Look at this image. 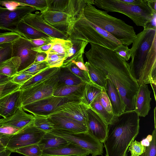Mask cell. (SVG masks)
I'll list each match as a JSON object with an SVG mask.
<instances>
[{"instance_id": "obj_4", "label": "cell", "mask_w": 156, "mask_h": 156, "mask_svg": "<svg viewBox=\"0 0 156 156\" xmlns=\"http://www.w3.org/2000/svg\"><path fill=\"white\" fill-rule=\"evenodd\" d=\"M83 13L89 21L109 33L124 45H131L136 38V34L132 26L109 15L105 11L97 9L93 5L87 4Z\"/></svg>"}, {"instance_id": "obj_39", "label": "cell", "mask_w": 156, "mask_h": 156, "mask_svg": "<svg viewBox=\"0 0 156 156\" xmlns=\"http://www.w3.org/2000/svg\"><path fill=\"white\" fill-rule=\"evenodd\" d=\"M46 61L50 68H60L62 65L65 58L58 54L54 53H48Z\"/></svg>"}, {"instance_id": "obj_58", "label": "cell", "mask_w": 156, "mask_h": 156, "mask_svg": "<svg viewBox=\"0 0 156 156\" xmlns=\"http://www.w3.org/2000/svg\"><path fill=\"white\" fill-rule=\"evenodd\" d=\"M12 77H11L0 73V85L10 81Z\"/></svg>"}, {"instance_id": "obj_29", "label": "cell", "mask_w": 156, "mask_h": 156, "mask_svg": "<svg viewBox=\"0 0 156 156\" xmlns=\"http://www.w3.org/2000/svg\"><path fill=\"white\" fill-rule=\"evenodd\" d=\"M51 43L52 46L47 53H55L65 57V58L73 45V43L71 40L68 39L66 40L52 37Z\"/></svg>"}, {"instance_id": "obj_8", "label": "cell", "mask_w": 156, "mask_h": 156, "mask_svg": "<svg viewBox=\"0 0 156 156\" xmlns=\"http://www.w3.org/2000/svg\"><path fill=\"white\" fill-rule=\"evenodd\" d=\"M57 82V75L25 90H20V107L53 95Z\"/></svg>"}, {"instance_id": "obj_31", "label": "cell", "mask_w": 156, "mask_h": 156, "mask_svg": "<svg viewBox=\"0 0 156 156\" xmlns=\"http://www.w3.org/2000/svg\"><path fill=\"white\" fill-rule=\"evenodd\" d=\"M91 81L105 89L106 83V76L99 69L90 64L88 62L85 63Z\"/></svg>"}, {"instance_id": "obj_43", "label": "cell", "mask_w": 156, "mask_h": 156, "mask_svg": "<svg viewBox=\"0 0 156 156\" xmlns=\"http://www.w3.org/2000/svg\"><path fill=\"white\" fill-rule=\"evenodd\" d=\"M146 150V147L143 145L140 142L136 140L133 141L129 146V151H130V156H140Z\"/></svg>"}, {"instance_id": "obj_11", "label": "cell", "mask_w": 156, "mask_h": 156, "mask_svg": "<svg viewBox=\"0 0 156 156\" xmlns=\"http://www.w3.org/2000/svg\"><path fill=\"white\" fill-rule=\"evenodd\" d=\"M45 133L35 127L32 123L13 135L6 148L12 152L13 150L19 147L37 144Z\"/></svg>"}, {"instance_id": "obj_61", "label": "cell", "mask_w": 156, "mask_h": 156, "mask_svg": "<svg viewBox=\"0 0 156 156\" xmlns=\"http://www.w3.org/2000/svg\"><path fill=\"white\" fill-rule=\"evenodd\" d=\"M12 151L6 148L4 151L0 152V156H10Z\"/></svg>"}, {"instance_id": "obj_18", "label": "cell", "mask_w": 156, "mask_h": 156, "mask_svg": "<svg viewBox=\"0 0 156 156\" xmlns=\"http://www.w3.org/2000/svg\"><path fill=\"white\" fill-rule=\"evenodd\" d=\"M48 117L54 124V129L64 130L74 133L87 132L86 126L70 118L57 114Z\"/></svg>"}, {"instance_id": "obj_28", "label": "cell", "mask_w": 156, "mask_h": 156, "mask_svg": "<svg viewBox=\"0 0 156 156\" xmlns=\"http://www.w3.org/2000/svg\"><path fill=\"white\" fill-rule=\"evenodd\" d=\"M65 139L50 133H45L38 144L42 151L49 148H58L69 143Z\"/></svg>"}, {"instance_id": "obj_24", "label": "cell", "mask_w": 156, "mask_h": 156, "mask_svg": "<svg viewBox=\"0 0 156 156\" xmlns=\"http://www.w3.org/2000/svg\"><path fill=\"white\" fill-rule=\"evenodd\" d=\"M73 45L69 50L61 67H67L78 61L83 60V54L88 42L81 40L69 39Z\"/></svg>"}, {"instance_id": "obj_57", "label": "cell", "mask_w": 156, "mask_h": 156, "mask_svg": "<svg viewBox=\"0 0 156 156\" xmlns=\"http://www.w3.org/2000/svg\"><path fill=\"white\" fill-rule=\"evenodd\" d=\"M152 139V135H148L146 138L142 140L140 142L143 145L146 147H147L150 145V142L151 141Z\"/></svg>"}, {"instance_id": "obj_42", "label": "cell", "mask_w": 156, "mask_h": 156, "mask_svg": "<svg viewBox=\"0 0 156 156\" xmlns=\"http://www.w3.org/2000/svg\"><path fill=\"white\" fill-rule=\"evenodd\" d=\"M12 43L0 45V64L12 57Z\"/></svg>"}, {"instance_id": "obj_20", "label": "cell", "mask_w": 156, "mask_h": 156, "mask_svg": "<svg viewBox=\"0 0 156 156\" xmlns=\"http://www.w3.org/2000/svg\"><path fill=\"white\" fill-rule=\"evenodd\" d=\"M20 96L19 90L0 98V116L7 118L20 107Z\"/></svg>"}, {"instance_id": "obj_40", "label": "cell", "mask_w": 156, "mask_h": 156, "mask_svg": "<svg viewBox=\"0 0 156 156\" xmlns=\"http://www.w3.org/2000/svg\"><path fill=\"white\" fill-rule=\"evenodd\" d=\"M20 85L12 82L11 80L0 85V98L20 90Z\"/></svg>"}, {"instance_id": "obj_23", "label": "cell", "mask_w": 156, "mask_h": 156, "mask_svg": "<svg viewBox=\"0 0 156 156\" xmlns=\"http://www.w3.org/2000/svg\"><path fill=\"white\" fill-rule=\"evenodd\" d=\"M34 116L27 113L22 107L19 108L11 116L3 119L2 125L12 126L22 129L33 123Z\"/></svg>"}, {"instance_id": "obj_60", "label": "cell", "mask_w": 156, "mask_h": 156, "mask_svg": "<svg viewBox=\"0 0 156 156\" xmlns=\"http://www.w3.org/2000/svg\"><path fill=\"white\" fill-rule=\"evenodd\" d=\"M148 3L149 6L152 11L154 12H156V0H148Z\"/></svg>"}, {"instance_id": "obj_5", "label": "cell", "mask_w": 156, "mask_h": 156, "mask_svg": "<svg viewBox=\"0 0 156 156\" xmlns=\"http://www.w3.org/2000/svg\"><path fill=\"white\" fill-rule=\"evenodd\" d=\"M68 39L81 40L113 51L122 44L109 33L89 21L83 13L76 18Z\"/></svg>"}, {"instance_id": "obj_44", "label": "cell", "mask_w": 156, "mask_h": 156, "mask_svg": "<svg viewBox=\"0 0 156 156\" xmlns=\"http://www.w3.org/2000/svg\"><path fill=\"white\" fill-rule=\"evenodd\" d=\"M152 136V139L150 145L146 147L145 151L140 156H156V128L153 131Z\"/></svg>"}, {"instance_id": "obj_33", "label": "cell", "mask_w": 156, "mask_h": 156, "mask_svg": "<svg viewBox=\"0 0 156 156\" xmlns=\"http://www.w3.org/2000/svg\"><path fill=\"white\" fill-rule=\"evenodd\" d=\"M17 30L19 34L27 40L49 36L29 25L23 20L18 24Z\"/></svg>"}, {"instance_id": "obj_50", "label": "cell", "mask_w": 156, "mask_h": 156, "mask_svg": "<svg viewBox=\"0 0 156 156\" xmlns=\"http://www.w3.org/2000/svg\"><path fill=\"white\" fill-rule=\"evenodd\" d=\"M20 129L10 126L2 125L0 126V133L6 135H12Z\"/></svg>"}, {"instance_id": "obj_19", "label": "cell", "mask_w": 156, "mask_h": 156, "mask_svg": "<svg viewBox=\"0 0 156 156\" xmlns=\"http://www.w3.org/2000/svg\"><path fill=\"white\" fill-rule=\"evenodd\" d=\"M90 154L87 150L71 143L55 148H49L42 151V156H86Z\"/></svg>"}, {"instance_id": "obj_22", "label": "cell", "mask_w": 156, "mask_h": 156, "mask_svg": "<svg viewBox=\"0 0 156 156\" xmlns=\"http://www.w3.org/2000/svg\"><path fill=\"white\" fill-rule=\"evenodd\" d=\"M104 90L110 101L113 115L125 112L126 107L122 98L115 86L108 79Z\"/></svg>"}, {"instance_id": "obj_32", "label": "cell", "mask_w": 156, "mask_h": 156, "mask_svg": "<svg viewBox=\"0 0 156 156\" xmlns=\"http://www.w3.org/2000/svg\"><path fill=\"white\" fill-rule=\"evenodd\" d=\"M102 89L91 82L86 83L80 101L89 107L93 100L101 92Z\"/></svg>"}, {"instance_id": "obj_54", "label": "cell", "mask_w": 156, "mask_h": 156, "mask_svg": "<svg viewBox=\"0 0 156 156\" xmlns=\"http://www.w3.org/2000/svg\"><path fill=\"white\" fill-rule=\"evenodd\" d=\"M12 135H6L0 133V147H6Z\"/></svg>"}, {"instance_id": "obj_38", "label": "cell", "mask_w": 156, "mask_h": 156, "mask_svg": "<svg viewBox=\"0 0 156 156\" xmlns=\"http://www.w3.org/2000/svg\"><path fill=\"white\" fill-rule=\"evenodd\" d=\"M14 1L25 5L32 6L43 13L48 10L46 0H16Z\"/></svg>"}, {"instance_id": "obj_47", "label": "cell", "mask_w": 156, "mask_h": 156, "mask_svg": "<svg viewBox=\"0 0 156 156\" xmlns=\"http://www.w3.org/2000/svg\"><path fill=\"white\" fill-rule=\"evenodd\" d=\"M100 101L106 110L109 113L113 114L110 101L104 89H102L100 94Z\"/></svg>"}, {"instance_id": "obj_6", "label": "cell", "mask_w": 156, "mask_h": 156, "mask_svg": "<svg viewBox=\"0 0 156 156\" xmlns=\"http://www.w3.org/2000/svg\"><path fill=\"white\" fill-rule=\"evenodd\" d=\"M94 5L107 12L123 14L129 18L136 25L144 28L155 12L149 6L148 0H143L138 5L125 3L121 0H95Z\"/></svg>"}, {"instance_id": "obj_10", "label": "cell", "mask_w": 156, "mask_h": 156, "mask_svg": "<svg viewBox=\"0 0 156 156\" xmlns=\"http://www.w3.org/2000/svg\"><path fill=\"white\" fill-rule=\"evenodd\" d=\"M35 10L34 7L28 5L19 6L12 10L0 5V29L19 34L17 30L19 23Z\"/></svg>"}, {"instance_id": "obj_46", "label": "cell", "mask_w": 156, "mask_h": 156, "mask_svg": "<svg viewBox=\"0 0 156 156\" xmlns=\"http://www.w3.org/2000/svg\"><path fill=\"white\" fill-rule=\"evenodd\" d=\"M121 59L125 61H128L131 57L130 49L127 46L121 44L114 51Z\"/></svg>"}, {"instance_id": "obj_52", "label": "cell", "mask_w": 156, "mask_h": 156, "mask_svg": "<svg viewBox=\"0 0 156 156\" xmlns=\"http://www.w3.org/2000/svg\"><path fill=\"white\" fill-rule=\"evenodd\" d=\"M52 46V43L37 47H33L31 49L37 52H44L47 54Z\"/></svg>"}, {"instance_id": "obj_17", "label": "cell", "mask_w": 156, "mask_h": 156, "mask_svg": "<svg viewBox=\"0 0 156 156\" xmlns=\"http://www.w3.org/2000/svg\"><path fill=\"white\" fill-rule=\"evenodd\" d=\"M87 132L103 143L107 136L108 124L89 107L87 109Z\"/></svg>"}, {"instance_id": "obj_63", "label": "cell", "mask_w": 156, "mask_h": 156, "mask_svg": "<svg viewBox=\"0 0 156 156\" xmlns=\"http://www.w3.org/2000/svg\"><path fill=\"white\" fill-rule=\"evenodd\" d=\"M6 149L5 147H0V152L4 151Z\"/></svg>"}, {"instance_id": "obj_49", "label": "cell", "mask_w": 156, "mask_h": 156, "mask_svg": "<svg viewBox=\"0 0 156 156\" xmlns=\"http://www.w3.org/2000/svg\"><path fill=\"white\" fill-rule=\"evenodd\" d=\"M52 38V37L48 36L28 40L32 44L34 47H37L51 43Z\"/></svg>"}, {"instance_id": "obj_59", "label": "cell", "mask_w": 156, "mask_h": 156, "mask_svg": "<svg viewBox=\"0 0 156 156\" xmlns=\"http://www.w3.org/2000/svg\"><path fill=\"white\" fill-rule=\"evenodd\" d=\"M143 0H121L122 2L130 4L138 5L141 3Z\"/></svg>"}, {"instance_id": "obj_51", "label": "cell", "mask_w": 156, "mask_h": 156, "mask_svg": "<svg viewBox=\"0 0 156 156\" xmlns=\"http://www.w3.org/2000/svg\"><path fill=\"white\" fill-rule=\"evenodd\" d=\"M0 5L5 6L9 9H13L16 7L22 5H27L13 1H0Z\"/></svg>"}, {"instance_id": "obj_9", "label": "cell", "mask_w": 156, "mask_h": 156, "mask_svg": "<svg viewBox=\"0 0 156 156\" xmlns=\"http://www.w3.org/2000/svg\"><path fill=\"white\" fill-rule=\"evenodd\" d=\"M80 101L69 98L52 95L34 102L22 107L33 115L48 116L54 114L58 108L64 103Z\"/></svg>"}, {"instance_id": "obj_16", "label": "cell", "mask_w": 156, "mask_h": 156, "mask_svg": "<svg viewBox=\"0 0 156 156\" xmlns=\"http://www.w3.org/2000/svg\"><path fill=\"white\" fill-rule=\"evenodd\" d=\"M89 107L80 101L69 102L59 107L54 114L70 118L87 127V110Z\"/></svg>"}, {"instance_id": "obj_45", "label": "cell", "mask_w": 156, "mask_h": 156, "mask_svg": "<svg viewBox=\"0 0 156 156\" xmlns=\"http://www.w3.org/2000/svg\"><path fill=\"white\" fill-rule=\"evenodd\" d=\"M21 36L18 34L13 32L0 33V45L6 43H12Z\"/></svg>"}, {"instance_id": "obj_48", "label": "cell", "mask_w": 156, "mask_h": 156, "mask_svg": "<svg viewBox=\"0 0 156 156\" xmlns=\"http://www.w3.org/2000/svg\"><path fill=\"white\" fill-rule=\"evenodd\" d=\"M33 76L31 75L23 74H16L12 77L11 80L21 86Z\"/></svg>"}, {"instance_id": "obj_3", "label": "cell", "mask_w": 156, "mask_h": 156, "mask_svg": "<svg viewBox=\"0 0 156 156\" xmlns=\"http://www.w3.org/2000/svg\"><path fill=\"white\" fill-rule=\"evenodd\" d=\"M139 122L135 110L113 115L103 142L106 156H127V149L139 133Z\"/></svg>"}, {"instance_id": "obj_36", "label": "cell", "mask_w": 156, "mask_h": 156, "mask_svg": "<svg viewBox=\"0 0 156 156\" xmlns=\"http://www.w3.org/2000/svg\"><path fill=\"white\" fill-rule=\"evenodd\" d=\"M16 152L26 156H42V151L37 144H32L13 150Z\"/></svg>"}, {"instance_id": "obj_55", "label": "cell", "mask_w": 156, "mask_h": 156, "mask_svg": "<svg viewBox=\"0 0 156 156\" xmlns=\"http://www.w3.org/2000/svg\"><path fill=\"white\" fill-rule=\"evenodd\" d=\"M47 54L44 52H37L34 62H40L46 61Z\"/></svg>"}, {"instance_id": "obj_14", "label": "cell", "mask_w": 156, "mask_h": 156, "mask_svg": "<svg viewBox=\"0 0 156 156\" xmlns=\"http://www.w3.org/2000/svg\"><path fill=\"white\" fill-rule=\"evenodd\" d=\"M26 23L39 31L51 37L67 39L68 35L52 27L43 18L39 12L31 13L26 16L22 20Z\"/></svg>"}, {"instance_id": "obj_26", "label": "cell", "mask_w": 156, "mask_h": 156, "mask_svg": "<svg viewBox=\"0 0 156 156\" xmlns=\"http://www.w3.org/2000/svg\"><path fill=\"white\" fill-rule=\"evenodd\" d=\"M57 76L56 87L65 86L76 85L83 82L67 67H60Z\"/></svg>"}, {"instance_id": "obj_56", "label": "cell", "mask_w": 156, "mask_h": 156, "mask_svg": "<svg viewBox=\"0 0 156 156\" xmlns=\"http://www.w3.org/2000/svg\"><path fill=\"white\" fill-rule=\"evenodd\" d=\"M73 64H75L80 70L88 72L87 68L85 65L83 60L76 61Z\"/></svg>"}, {"instance_id": "obj_35", "label": "cell", "mask_w": 156, "mask_h": 156, "mask_svg": "<svg viewBox=\"0 0 156 156\" xmlns=\"http://www.w3.org/2000/svg\"><path fill=\"white\" fill-rule=\"evenodd\" d=\"M34 116L33 124L37 129L45 133H50L54 129V125L49 120L48 116L41 115Z\"/></svg>"}, {"instance_id": "obj_30", "label": "cell", "mask_w": 156, "mask_h": 156, "mask_svg": "<svg viewBox=\"0 0 156 156\" xmlns=\"http://www.w3.org/2000/svg\"><path fill=\"white\" fill-rule=\"evenodd\" d=\"M21 63L19 57H12L0 64V73L12 77L17 74Z\"/></svg>"}, {"instance_id": "obj_12", "label": "cell", "mask_w": 156, "mask_h": 156, "mask_svg": "<svg viewBox=\"0 0 156 156\" xmlns=\"http://www.w3.org/2000/svg\"><path fill=\"white\" fill-rule=\"evenodd\" d=\"M33 47H34L31 42L22 36L12 43V57L18 56L21 60L18 73L25 69L34 62L37 52L31 49Z\"/></svg>"}, {"instance_id": "obj_15", "label": "cell", "mask_w": 156, "mask_h": 156, "mask_svg": "<svg viewBox=\"0 0 156 156\" xmlns=\"http://www.w3.org/2000/svg\"><path fill=\"white\" fill-rule=\"evenodd\" d=\"M41 14L48 23L69 36L76 18L64 12L51 10H47Z\"/></svg>"}, {"instance_id": "obj_34", "label": "cell", "mask_w": 156, "mask_h": 156, "mask_svg": "<svg viewBox=\"0 0 156 156\" xmlns=\"http://www.w3.org/2000/svg\"><path fill=\"white\" fill-rule=\"evenodd\" d=\"M100 94L93 100L89 105V107L100 116L108 125L113 115L108 112L102 105L100 101Z\"/></svg>"}, {"instance_id": "obj_53", "label": "cell", "mask_w": 156, "mask_h": 156, "mask_svg": "<svg viewBox=\"0 0 156 156\" xmlns=\"http://www.w3.org/2000/svg\"><path fill=\"white\" fill-rule=\"evenodd\" d=\"M144 29L156 30V12L153 13L152 17L145 25Z\"/></svg>"}, {"instance_id": "obj_2", "label": "cell", "mask_w": 156, "mask_h": 156, "mask_svg": "<svg viewBox=\"0 0 156 156\" xmlns=\"http://www.w3.org/2000/svg\"><path fill=\"white\" fill-rule=\"evenodd\" d=\"M130 50L129 66L138 85H156V30L144 29L136 34Z\"/></svg>"}, {"instance_id": "obj_37", "label": "cell", "mask_w": 156, "mask_h": 156, "mask_svg": "<svg viewBox=\"0 0 156 156\" xmlns=\"http://www.w3.org/2000/svg\"><path fill=\"white\" fill-rule=\"evenodd\" d=\"M49 67L46 61L40 62H34L26 69L18 73L17 74H23L34 76Z\"/></svg>"}, {"instance_id": "obj_21", "label": "cell", "mask_w": 156, "mask_h": 156, "mask_svg": "<svg viewBox=\"0 0 156 156\" xmlns=\"http://www.w3.org/2000/svg\"><path fill=\"white\" fill-rule=\"evenodd\" d=\"M151 93L147 84H143L139 86L136 95L134 110L139 117H145L151 109Z\"/></svg>"}, {"instance_id": "obj_7", "label": "cell", "mask_w": 156, "mask_h": 156, "mask_svg": "<svg viewBox=\"0 0 156 156\" xmlns=\"http://www.w3.org/2000/svg\"><path fill=\"white\" fill-rule=\"evenodd\" d=\"M50 133L61 137L69 143L78 145L88 150L92 156L102 155L104 146L87 132L74 133L67 130L54 129Z\"/></svg>"}, {"instance_id": "obj_41", "label": "cell", "mask_w": 156, "mask_h": 156, "mask_svg": "<svg viewBox=\"0 0 156 156\" xmlns=\"http://www.w3.org/2000/svg\"><path fill=\"white\" fill-rule=\"evenodd\" d=\"M67 67L83 82L87 83L91 82L88 72L80 70L74 64H72Z\"/></svg>"}, {"instance_id": "obj_27", "label": "cell", "mask_w": 156, "mask_h": 156, "mask_svg": "<svg viewBox=\"0 0 156 156\" xmlns=\"http://www.w3.org/2000/svg\"><path fill=\"white\" fill-rule=\"evenodd\" d=\"M59 68H48L33 76L20 86V90H23L58 75Z\"/></svg>"}, {"instance_id": "obj_1", "label": "cell", "mask_w": 156, "mask_h": 156, "mask_svg": "<svg viewBox=\"0 0 156 156\" xmlns=\"http://www.w3.org/2000/svg\"><path fill=\"white\" fill-rule=\"evenodd\" d=\"M85 53L88 62L100 70L115 86L126 105L125 111L135 109L136 95L139 88L129 64L112 50L90 43Z\"/></svg>"}, {"instance_id": "obj_25", "label": "cell", "mask_w": 156, "mask_h": 156, "mask_svg": "<svg viewBox=\"0 0 156 156\" xmlns=\"http://www.w3.org/2000/svg\"><path fill=\"white\" fill-rule=\"evenodd\" d=\"M85 83L83 82L76 85L65 86L56 87L54 91L53 95L69 98L80 101Z\"/></svg>"}, {"instance_id": "obj_62", "label": "cell", "mask_w": 156, "mask_h": 156, "mask_svg": "<svg viewBox=\"0 0 156 156\" xmlns=\"http://www.w3.org/2000/svg\"><path fill=\"white\" fill-rule=\"evenodd\" d=\"M3 122V119L0 118V126L2 125V124Z\"/></svg>"}, {"instance_id": "obj_13", "label": "cell", "mask_w": 156, "mask_h": 156, "mask_svg": "<svg viewBox=\"0 0 156 156\" xmlns=\"http://www.w3.org/2000/svg\"><path fill=\"white\" fill-rule=\"evenodd\" d=\"M48 10L66 13L76 18L83 13L84 9L90 0H46Z\"/></svg>"}]
</instances>
